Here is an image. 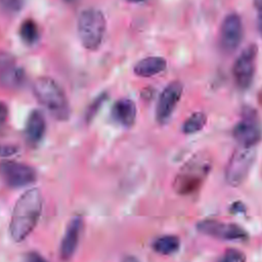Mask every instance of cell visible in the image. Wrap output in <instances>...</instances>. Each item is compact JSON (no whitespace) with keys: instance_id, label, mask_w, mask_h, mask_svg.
<instances>
[{"instance_id":"cell-1","label":"cell","mask_w":262,"mask_h":262,"mask_svg":"<svg viewBox=\"0 0 262 262\" xmlns=\"http://www.w3.org/2000/svg\"><path fill=\"white\" fill-rule=\"evenodd\" d=\"M43 208L42 193L38 188L26 190L15 202L9 223V233L15 243L25 241L36 227Z\"/></svg>"},{"instance_id":"cell-2","label":"cell","mask_w":262,"mask_h":262,"mask_svg":"<svg viewBox=\"0 0 262 262\" xmlns=\"http://www.w3.org/2000/svg\"><path fill=\"white\" fill-rule=\"evenodd\" d=\"M33 92L37 100L57 121H67L71 108L62 88L49 77H40L33 84Z\"/></svg>"},{"instance_id":"cell-3","label":"cell","mask_w":262,"mask_h":262,"mask_svg":"<svg viewBox=\"0 0 262 262\" xmlns=\"http://www.w3.org/2000/svg\"><path fill=\"white\" fill-rule=\"evenodd\" d=\"M212 167L209 155L199 152L192 156L178 171L174 179V189L179 194L196 191L206 180Z\"/></svg>"},{"instance_id":"cell-4","label":"cell","mask_w":262,"mask_h":262,"mask_svg":"<svg viewBox=\"0 0 262 262\" xmlns=\"http://www.w3.org/2000/svg\"><path fill=\"white\" fill-rule=\"evenodd\" d=\"M106 20L101 10L97 8L84 9L77 24V31L82 45L88 50H96L103 41Z\"/></svg>"},{"instance_id":"cell-5","label":"cell","mask_w":262,"mask_h":262,"mask_svg":"<svg viewBox=\"0 0 262 262\" xmlns=\"http://www.w3.org/2000/svg\"><path fill=\"white\" fill-rule=\"evenodd\" d=\"M256 158L255 146H239L231 155L226 168L225 179L231 186H239L247 179Z\"/></svg>"},{"instance_id":"cell-6","label":"cell","mask_w":262,"mask_h":262,"mask_svg":"<svg viewBox=\"0 0 262 262\" xmlns=\"http://www.w3.org/2000/svg\"><path fill=\"white\" fill-rule=\"evenodd\" d=\"M257 54V46L251 44L242 51L234 61L232 74L236 86L242 90H246L252 85L255 75Z\"/></svg>"},{"instance_id":"cell-7","label":"cell","mask_w":262,"mask_h":262,"mask_svg":"<svg viewBox=\"0 0 262 262\" xmlns=\"http://www.w3.org/2000/svg\"><path fill=\"white\" fill-rule=\"evenodd\" d=\"M0 177L10 187H24L33 183L37 174L35 169L29 165L3 161L0 163Z\"/></svg>"},{"instance_id":"cell-8","label":"cell","mask_w":262,"mask_h":262,"mask_svg":"<svg viewBox=\"0 0 262 262\" xmlns=\"http://www.w3.org/2000/svg\"><path fill=\"white\" fill-rule=\"evenodd\" d=\"M196 229L203 234L225 241H243L248 238L247 231L234 223L203 220L196 224Z\"/></svg>"},{"instance_id":"cell-9","label":"cell","mask_w":262,"mask_h":262,"mask_svg":"<svg viewBox=\"0 0 262 262\" xmlns=\"http://www.w3.org/2000/svg\"><path fill=\"white\" fill-rule=\"evenodd\" d=\"M243 38V24L239 15L235 12L227 14L221 25L219 44L225 53L234 51Z\"/></svg>"},{"instance_id":"cell-10","label":"cell","mask_w":262,"mask_h":262,"mask_svg":"<svg viewBox=\"0 0 262 262\" xmlns=\"http://www.w3.org/2000/svg\"><path fill=\"white\" fill-rule=\"evenodd\" d=\"M183 91V85L178 81L168 84L159 96L156 107V119L160 124H165L173 114Z\"/></svg>"},{"instance_id":"cell-11","label":"cell","mask_w":262,"mask_h":262,"mask_svg":"<svg viewBox=\"0 0 262 262\" xmlns=\"http://www.w3.org/2000/svg\"><path fill=\"white\" fill-rule=\"evenodd\" d=\"M233 137L242 146H255L261 139V127L253 111H248L234 126Z\"/></svg>"},{"instance_id":"cell-12","label":"cell","mask_w":262,"mask_h":262,"mask_svg":"<svg viewBox=\"0 0 262 262\" xmlns=\"http://www.w3.org/2000/svg\"><path fill=\"white\" fill-rule=\"evenodd\" d=\"M26 80L24 70L8 52L0 50V86L7 89L20 88Z\"/></svg>"},{"instance_id":"cell-13","label":"cell","mask_w":262,"mask_h":262,"mask_svg":"<svg viewBox=\"0 0 262 262\" xmlns=\"http://www.w3.org/2000/svg\"><path fill=\"white\" fill-rule=\"evenodd\" d=\"M83 229V220L80 216H75L67 226L64 235L60 243V256L63 260H69L75 254Z\"/></svg>"},{"instance_id":"cell-14","label":"cell","mask_w":262,"mask_h":262,"mask_svg":"<svg viewBox=\"0 0 262 262\" xmlns=\"http://www.w3.org/2000/svg\"><path fill=\"white\" fill-rule=\"evenodd\" d=\"M136 113V105L134 101L129 98L117 100L112 110L114 120L124 127H131L134 125Z\"/></svg>"},{"instance_id":"cell-15","label":"cell","mask_w":262,"mask_h":262,"mask_svg":"<svg viewBox=\"0 0 262 262\" xmlns=\"http://www.w3.org/2000/svg\"><path fill=\"white\" fill-rule=\"evenodd\" d=\"M46 123L42 113L38 110L33 111L26 123V138L29 143L37 144L43 138L45 133Z\"/></svg>"},{"instance_id":"cell-16","label":"cell","mask_w":262,"mask_h":262,"mask_svg":"<svg viewBox=\"0 0 262 262\" xmlns=\"http://www.w3.org/2000/svg\"><path fill=\"white\" fill-rule=\"evenodd\" d=\"M167 61L161 56H148L140 59L134 66V73L139 77H152L165 71Z\"/></svg>"},{"instance_id":"cell-17","label":"cell","mask_w":262,"mask_h":262,"mask_svg":"<svg viewBox=\"0 0 262 262\" xmlns=\"http://www.w3.org/2000/svg\"><path fill=\"white\" fill-rule=\"evenodd\" d=\"M180 246V241L175 235H163L152 243V249L162 255H171L175 253Z\"/></svg>"},{"instance_id":"cell-18","label":"cell","mask_w":262,"mask_h":262,"mask_svg":"<svg viewBox=\"0 0 262 262\" xmlns=\"http://www.w3.org/2000/svg\"><path fill=\"white\" fill-rule=\"evenodd\" d=\"M19 36L26 44H35L39 39V30L36 23L33 19H26L20 25Z\"/></svg>"},{"instance_id":"cell-19","label":"cell","mask_w":262,"mask_h":262,"mask_svg":"<svg viewBox=\"0 0 262 262\" xmlns=\"http://www.w3.org/2000/svg\"><path fill=\"white\" fill-rule=\"evenodd\" d=\"M207 122V116L202 112H195L190 115L182 126V130L185 134L195 133L202 130Z\"/></svg>"},{"instance_id":"cell-20","label":"cell","mask_w":262,"mask_h":262,"mask_svg":"<svg viewBox=\"0 0 262 262\" xmlns=\"http://www.w3.org/2000/svg\"><path fill=\"white\" fill-rule=\"evenodd\" d=\"M25 0H0V12L8 15L18 13L24 7Z\"/></svg>"},{"instance_id":"cell-21","label":"cell","mask_w":262,"mask_h":262,"mask_svg":"<svg viewBox=\"0 0 262 262\" xmlns=\"http://www.w3.org/2000/svg\"><path fill=\"white\" fill-rule=\"evenodd\" d=\"M218 262H246V256L238 250L230 249L223 254Z\"/></svg>"},{"instance_id":"cell-22","label":"cell","mask_w":262,"mask_h":262,"mask_svg":"<svg viewBox=\"0 0 262 262\" xmlns=\"http://www.w3.org/2000/svg\"><path fill=\"white\" fill-rule=\"evenodd\" d=\"M105 97H106L105 93H102L101 95H99V96L89 105V107H88V110H87V112H86V117H85L88 122L91 121V120L94 118V116H95L96 113L98 112L99 107H100L101 104L103 103Z\"/></svg>"},{"instance_id":"cell-23","label":"cell","mask_w":262,"mask_h":262,"mask_svg":"<svg viewBox=\"0 0 262 262\" xmlns=\"http://www.w3.org/2000/svg\"><path fill=\"white\" fill-rule=\"evenodd\" d=\"M254 5L257 12V27L262 35V0H254Z\"/></svg>"},{"instance_id":"cell-24","label":"cell","mask_w":262,"mask_h":262,"mask_svg":"<svg viewBox=\"0 0 262 262\" xmlns=\"http://www.w3.org/2000/svg\"><path fill=\"white\" fill-rule=\"evenodd\" d=\"M17 151V148L12 145H2L0 144V157H10Z\"/></svg>"},{"instance_id":"cell-25","label":"cell","mask_w":262,"mask_h":262,"mask_svg":"<svg viewBox=\"0 0 262 262\" xmlns=\"http://www.w3.org/2000/svg\"><path fill=\"white\" fill-rule=\"evenodd\" d=\"M7 116H8L7 105L4 102L0 101V127L6 122Z\"/></svg>"},{"instance_id":"cell-26","label":"cell","mask_w":262,"mask_h":262,"mask_svg":"<svg viewBox=\"0 0 262 262\" xmlns=\"http://www.w3.org/2000/svg\"><path fill=\"white\" fill-rule=\"evenodd\" d=\"M27 262H47L40 254L36 252H31L27 256Z\"/></svg>"},{"instance_id":"cell-27","label":"cell","mask_w":262,"mask_h":262,"mask_svg":"<svg viewBox=\"0 0 262 262\" xmlns=\"http://www.w3.org/2000/svg\"><path fill=\"white\" fill-rule=\"evenodd\" d=\"M122 262H139V261H138V259H137L136 257L129 255V256H126V257L122 260Z\"/></svg>"},{"instance_id":"cell-28","label":"cell","mask_w":262,"mask_h":262,"mask_svg":"<svg viewBox=\"0 0 262 262\" xmlns=\"http://www.w3.org/2000/svg\"><path fill=\"white\" fill-rule=\"evenodd\" d=\"M129 2H132V3H139V2H143L145 0H127Z\"/></svg>"},{"instance_id":"cell-29","label":"cell","mask_w":262,"mask_h":262,"mask_svg":"<svg viewBox=\"0 0 262 262\" xmlns=\"http://www.w3.org/2000/svg\"><path fill=\"white\" fill-rule=\"evenodd\" d=\"M66 1H68V2H73L74 0H66Z\"/></svg>"}]
</instances>
